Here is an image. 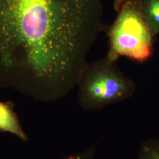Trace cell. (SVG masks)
Masks as SVG:
<instances>
[{
	"mask_svg": "<svg viewBox=\"0 0 159 159\" xmlns=\"http://www.w3.org/2000/svg\"><path fill=\"white\" fill-rule=\"evenodd\" d=\"M102 16V0H0V88L42 102L68 95Z\"/></svg>",
	"mask_w": 159,
	"mask_h": 159,
	"instance_id": "cell-1",
	"label": "cell"
},
{
	"mask_svg": "<svg viewBox=\"0 0 159 159\" xmlns=\"http://www.w3.org/2000/svg\"><path fill=\"white\" fill-rule=\"evenodd\" d=\"M118 59L108 54L87 63L78 81V101L85 111L104 108L133 96L136 85L117 66Z\"/></svg>",
	"mask_w": 159,
	"mask_h": 159,
	"instance_id": "cell-2",
	"label": "cell"
},
{
	"mask_svg": "<svg viewBox=\"0 0 159 159\" xmlns=\"http://www.w3.org/2000/svg\"><path fill=\"white\" fill-rule=\"evenodd\" d=\"M116 18L108 30V54L129 57L138 61L152 54L153 35L143 12L142 0H114Z\"/></svg>",
	"mask_w": 159,
	"mask_h": 159,
	"instance_id": "cell-3",
	"label": "cell"
},
{
	"mask_svg": "<svg viewBox=\"0 0 159 159\" xmlns=\"http://www.w3.org/2000/svg\"><path fill=\"white\" fill-rule=\"evenodd\" d=\"M14 108L15 104L11 100L0 101V132L10 133L22 142H27L29 137L24 130Z\"/></svg>",
	"mask_w": 159,
	"mask_h": 159,
	"instance_id": "cell-4",
	"label": "cell"
},
{
	"mask_svg": "<svg viewBox=\"0 0 159 159\" xmlns=\"http://www.w3.org/2000/svg\"><path fill=\"white\" fill-rule=\"evenodd\" d=\"M143 14L152 34H159V0H142Z\"/></svg>",
	"mask_w": 159,
	"mask_h": 159,
	"instance_id": "cell-5",
	"label": "cell"
},
{
	"mask_svg": "<svg viewBox=\"0 0 159 159\" xmlns=\"http://www.w3.org/2000/svg\"><path fill=\"white\" fill-rule=\"evenodd\" d=\"M137 159H159V139L151 138L143 142Z\"/></svg>",
	"mask_w": 159,
	"mask_h": 159,
	"instance_id": "cell-6",
	"label": "cell"
},
{
	"mask_svg": "<svg viewBox=\"0 0 159 159\" xmlns=\"http://www.w3.org/2000/svg\"><path fill=\"white\" fill-rule=\"evenodd\" d=\"M96 148L97 144H94L81 152L70 155L64 159H94Z\"/></svg>",
	"mask_w": 159,
	"mask_h": 159,
	"instance_id": "cell-7",
	"label": "cell"
}]
</instances>
